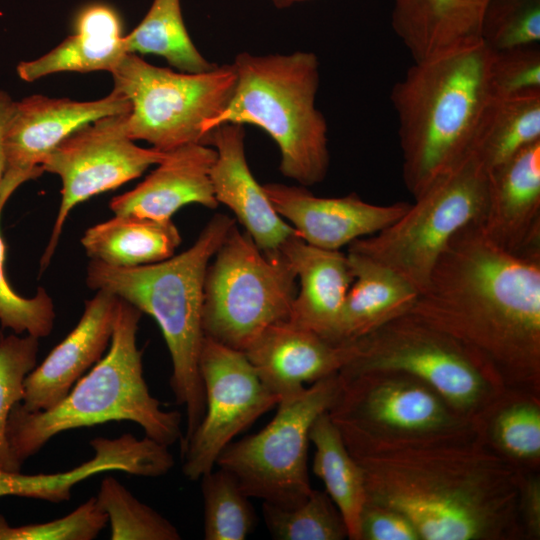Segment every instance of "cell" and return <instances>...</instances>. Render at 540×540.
Listing matches in <instances>:
<instances>
[{
  "mask_svg": "<svg viewBox=\"0 0 540 540\" xmlns=\"http://www.w3.org/2000/svg\"><path fill=\"white\" fill-rule=\"evenodd\" d=\"M353 276L335 343L357 341L385 323L407 314L418 291L389 267L356 251L346 254Z\"/></svg>",
  "mask_w": 540,
  "mask_h": 540,
  "instance_id": "cb8c5ba5",
  "label": "cell"
},
{
  "mask_svg": "<svg viewBox=\"0 0 540 540\" xmlns=\"http://www.w3.org/2000/svg\"><path fill=\"white\" fill-rule=\"evenodd\" d=\"M345 445L362 471L366 501L402 513L420 540H526L519 470L476 435Z\"/></svg>",
  "mask_w": 540,
  "mask_h": 540,
  "instance_id": "7a4b0ae2",
  "label": "cell"
},
{
  "mask_svg": "<svg viewBox=\"0 0 540 540\" xmlns=\"http://www.w3.org/2000/svg\"><path fill=\"white\" fill-rule=\"evenodd\" d=\"M488 172L473 154L415 198L380 232L351 242L348 250L389 267L418 293L450 239L479 221L487 200Z\"/></svg>",
  "mask_w": 540,
  "mask_h": 540,
  "instance_id": "7c38bea8",
  "label": "cell"
},
{
  "mask_svg": "<svg viewBox=\"0 0 540 540\" xmlns=\"http://www.w3.org/2000/svg\"><path fill=\"white\" fill-rule=\"evenodd\" d=\"M236 85L227 106L203 126L206 138L226 123L261 128L277 144L281 173L302 186L324 180L329 168L327 122L315 106L319 61L313 52L252 55L234 60Z\"/></svg>",
  "mask_w": 540,
  "mask_h": 540,
  "instance_id": "8992f818",
  "label": "cell"
},
{
  "mask_svg": "<svg viewBox=\"0 0 540 540\" xmlns=\"http://www.w3.org/2000/svg\"><path fill=\"white\" fill-rule=\"evenodd\" d=\"M276 7L278 8H285L288 7L294 3L301 2V1H307V0H272Z\"/></svg>",
  "mask_w": 540,
  "mask_h": 540,
  "instance_id": "7bdbcfd3",
  "label": "cell"
},
{
  "mask_svg": "<svg viewBox=\"0 0 540 540\" xmlns=\"http://www.w3.org/2000/svg\"><path fill=\"white\" fill-rule=\"evenodd\" d=\"M357 350L356 341L336 344L284 320L265 329L244 353L264 385L281 399L339 373Z\"/></svg>",
  "mask_w": 540,
  "mask_h": 540,
  "instance_id": "ffe728a7",
  "label": "cell"
},
{
  "mask_svg": "<svg viewBox=\"0 0 540 540\" xmlns=\"http://www.w3.org/2000/svg\"><path fill=\"white\" fill-rule=\"evenodd\" d=\"M217 152L205 143H189L166 152L164 159L134 189L115 196L109 207L115 215L169 220L182 207L218 206L210 172Z\"/></svg>",
  "mask_w": 540,
  "mask_h": 540,
  "instance_id": "44dd1931",
  "label": "cell"
},
{
  "mask_svg": "<svg viewBox=\"0 0 540 540\" xmlns=\"http://www.w3.org/2000/svg\"><path fill=\"white\" fill-rule=\"evenodd\" d=\"M110 73L113 89L131 105L128 136L162 152L205 143L204 124L227 106L237 80L233 64L185 73L152 65L134 53L125 54Z\"/></svg>",
  "mask_w": 540,
  "mask_h": 540,
  "instance_id": "30bf717a",
  "label": "cell"
},
{
  "mask_svg": "<svg viewBox=\"0 0 540 540\" xmlns=\"http://www.w3.org/2000/svg\"><path fill=\"white\" fill-rule=\"evenodd\" d=\"M309 439L315 447L313 472L340 511L348 539L359 540L360 516L366 503L362 471L328 412L314 421Z\"/></svg>",
  "mask_w": 540,
  "mask_h": 540,
  "instance_id": "f1b7e54d",
  "label": "cell"
},
{
  "mask_svg": "<svg viewBox=\"0 0 540 540\" xmlns=\"http://www.w3.org/2000/svg\"><path fill=\"white\" fill-rule=\"evenodd\" d=\"M489 78L496 98L539 92V44L494 51Z\"/></svg>",
  "mask_w": 540,
  "mask_h": 540,
  "instance_id": "f35d334b",
  "label": "cell"
},
{
  "mask_svg": "<svg viewBox=\"0 0 540 540\" xmlns=\"http://www.w3.org/2000/svg\"><path fill=\"white\" fill-rule=\"evenodd\" d=\"M90 445L94 450L93 457L67 471L30 475L0 469V497L17 496L60 503L68 501L74 486L91 476L109 471L139 475L145 468L144 447L130 433L117 438L97 437Z\"/></svg>",
  "mask_w": 540,
  "mask_h": 540,
  "instance_id": "484cf974",
  "label": "cell"
},
{
  "mask_svg": "<svg viewBox=\"0 0 540 540\" xmlns=\"http://www.w3.org/2000/svg\"><path fill=\"white\" fill-rule=\"evenodd\" d=\"M39 338L10 334L0 342V469L21 471L7 438V423L15 404L22 402L24 381L35 368Z\"/></svg>",
  "mask_w": 540,
  "mask_h": 540,
  "instance_id": "e575fe53",
  "label": "cell"
},
{
  "mask_svg": "<svg viewBox=\"0 0 540 540\" xmlns=\"http://www.w3.org/2000/svg\"><path fill=\"white\" fill-rule=\"evenodd\" d=\"M488 193L478 221L500 249L540 257V141L488 172Z\"/></svg>",
  "mask_w": 540,
  "mask_h": 540,
  "instance_id": "ac0fdd59",
  "label": "cell"
},
{
  "mask_svg": "<svg viewBox=\"0 0 540 540\" xmlns=\"http://www.w3.org/2000/svg\"><path fill=\"white\" fill-rule=\"evenodd\" d=\"M540 141V91L490 101L472 153L487 172Z\"/></svg>",
  "mask_w": 540,
  "mask_h": 540,
  "instance_id": "f546056e",
  "label": "cell"
},
{
  "mask_svg": "<svg viewBox=\"0 0 540 540\" xmlns=\"http://www.w3.org/2000/svg\"><path fill=\"white\" fill-rule=\"evenodd\" d=\"M118 13L109 5L83 7L74 19V34L37 59L22 61L20 79L33 82L59 72H111L127 54Z\"/></svg>",
  "mask_w": 540,
  "mask_h": 540,
  "instance_id": "603a6c76",
  "label": "cell"
},
{
  "mask_svg": "<svg viewBox=\"0 0 540 540\" xmlns=\"http://www.w3.org/2000/svg\"><path fill=\"white\" fill-rule=\"evenodd\" d=\"M480 40L492 51L539 44L540 0H489Z\"/></svg>",
  "mask_w": 540,
  "mask_h": 540,
  "instance_id": "d590c367",
  "label": "cell"
},
{
  "mask_svg": "<svg viewBox=\"0 0 540 540\" xmlns=\"http://www.w3.org/2000/svg\"><path fill=\"white\" fill-rule=\"evenodd\" d=\"M141 316L139 309L120 299L108 352L69 393L47 410L29 412L20 402L14 405L7 438L20 463L60 433L109 421L134 422L145 436L168 447L181 440V414L163 410L144 379L137 346Z\"/></svg>",
  "mask_w": 540,
  "mask_h": 540,
  "instance_id": "5b68a950",
  "label": "cell"
},
{
  "mask_svg": "<svg viewBox=\"0 0 540 540\" xmlns=\"http://www.w3.org/2000/svg\"><path fill=\"white\" fill-rule=\"evenodd\" d=\"M235 225L227 215H215L194 244L178 255L136 267L111 266L96 260L87 267L86 284L104 290L152 316L168 347L172 373L170 387L186 410L187 441L205 411L200 372L203 331L204 282L214 254Z\"/></svg>",
  "mask_w": 540,
  "mask_h": 540,
  "instance_id": "277c9868",
  "label": "cell"
},
{
  "mask_svg": "<svg viewBox=\"0 0 540 540\" xmlns=\"http://www.w3.org/2000/svg\"><path fill=\"white\" fill-rule=\"evenodd\" d=\"M127 115H109L82 125L43 161V173L58 175L62 189L59 210L40 260L41 272L50 264L65 221L76 205L141 176L166 156L153 147L138 146L128 136Z\"/></svg>",
  "mask_w": 540,
  "mask_h": 540,
  "instance_id": "4fadbf2b",
  "label": "cell"
},
{
  "mask_svg": "<svg viewBox=\"0 0 540 540\" xmlns=\"http://www.w3.org/2000/svg\"><path fill=\"white\" fill-rule=\"evenodd\" d=\"M493 53L481 40L464 43L415 62L393 86L403 181L414 199L471 155L494 97Z\"/></svg>",
  "mask_w": 540,
  "mask_h": 540,
  "instance_id": "3957f363",
  "label": "cell"
},
{
  "mask_svg": "<svg viewBox=\"0 0 540 540\" xmlns=\"http://www.w3.org/2000/svg\"><path fill=\"white\" fill-rule=\"evenodd\" d=\"M245 131L240 124L226 123L212 129L206 144L217 156L210 177L215 198L227 206L266 255L280 254L295 229L274 209L263 185L253 176L245 155Z\"/></svg>",
  "mask_w": 540,
  "mask_h": 540,
  "instance_id": "e0dca14e",
  "label": "cell"
},
{
  "mask_svg": "<svg viewBox=\"0 0 540 540\" xmlns=\"http://www.w3.org/2000/svg\"><path fill=\"white\" fill-rule=\"evenodd\" d=\"M489 0H394L391 23L415 62L480 40Z\"/></svg>",
  "mask_w": 540,
  "mask_h": 540,
  "instance_id": "d4e9b609",
  "label": "cell"
},
{
  "mask_svg": "<svg viewBox=\"0 0 540 540\" xmlns=\"http://www.w3.org/2000/svg\"><path fill=\"white\" fill-rule=\"evenodd\" d=\"M204 282L205 337L244 352L269 326L288 320L296 275L283 254L266 255L234 225Z\"/></svg>",
  "mask_w": 540,
  "mask_h": 540,
  "instance_id": "ba28073f",
  "label": "cell"
},
{
  "mask_svg": "<svg viewBox=\"0 0 540 540\" xmlns=\"http://www.w3.org/2000/svg\"><path fill=\"white\" fill-rule=\"evenodd\" d=\"M108 522L91 497L64 517L43 523L10 526L0 514V540H92Z\"/></svg>",
  "mask_w": 540,
  "mask_h": 540,
  "instance_id": "74e56055",
  "label": "cell"
},
{
  "mask_svg": "<svg viewBox=\"0 0 540 540\" xmlns=\"http://www.w3.org/2000/svg\"><path fill=\"white\" fill-rule=\"evenodd\" d=\"M200 372L204 415L181 444L182 471L191 481L212 471L223 449L280 401L261 381L244 352L208 337L201 349Z\"/></svg>",
  "mask_w": 540,
  "mask_h": 540,
  "instance_id": "5bb4252c",
  "label": "cell"
},
{
  "mask_svg": "<svg viewBox=\"0 0 540 540\" xmlns=\"http://www.w3.org/2000/svg\"><path fill=\"white\" fill-rule=\"evenodd\" d=\"M119 298L97 290L85 301L73 330L26 376L21 407L33 412L59 403L74 384L93 367L109 348Z\"/></svg>",
  "mask_w": 540,
  "mask_h": 540,
  "instance_id": "d6986e66",
  "label": "cell"
},
{
  "mask_svg": "<svg viewBox=\"0 0 540 540\" xmlns=\"http://www.w3.org/2000/svg\"><path fill=\"white\" fill-rule=\"evenodd\" d=\"M4 338V334H3V331H2V327H0V342L1 340Z\"/></svg>",
  "mask_w": 540,
  "mask_h": 540,
  "instance_id": "ee69618b",
  "label": "cell"
},
{
  "mask_svg": "<svg viewBox=\"0 0 540 540\" xmlns=\"http://www.w3.org/2000/svg\"><path fill=\"white\" fill-rule=\"evenodd\" d=\"M476 437L519 471L540 468V396L506 389L474 418Z\"/></svg>",
  "mask_w": 540,
  "mask_h": 540,
  "instance_id": "83f0119b",
  "label": "cell"
},
{
  "mask_svg": "<svg viewBox=\"0 0 540 540\" xmlns=\"http://www.w3.org/2000/svg\"><path fill=\"white\" fill-rule=\"evenodd\" d=\"M96 501L110 523L111 540L181 539L169 520L138 500L113 476L101 481Z\"/></svg>",
  "mask_w": 540,
  "mask_h": 540,
  "instance_id": "836d02e7",
  "label": "cell"
},
{
  "mask_svg": "<svg viewBox=\"0 0 540 540\" xmlns=\"http://www.w3.org/2000/svg\"><path fill=\"white\" fill-rule=\"evenodd\" d=\"M123 40L127 53L159 55L180 72L201 73L216 66L192 42L180 0H153L142 21Z\"/></svg>",
  "mask_w": 540,
  "mask_h": 540,
  "instance_id": "4dcf8cb0",
  "label": "cell"
},
{
  "mask_svg": "<svg viewBox=\"0 0 540 540\" xmlns=\"http://www.w3.org/2000/svg\"><path fill=\"white\" fill-rule=\"evenodd\" d=\"M6 203L0 201V218ZM6 246L0 231V326L13 333H23L37 338L51 334L55 323V307L52 298L43 287L32 297H24L14 291L5 274Z\"/></svg>",
  "mask_w": 540,
  "mask_h": 540,
  "instance_id": "8d00e7d4",
  "label": "cell"
},
{
  "mask_svg": "<svg viewBox=\"0 0 540 540\" xmlns=\"http://www.w3.org/2000/svg\"><path fill=\"white\" fill-rule=\"evenodd\" d=\"M266 527L277 540H343L348 532L343 517L325 491L312 489L293 508L262 503Z\"/></svg>",
  "mask_w": 540,
  "mask_h": 540,
  "instance_id": "d6a6232c",
  "label": "cell"
},
{
  "mask_svg": "<svg viewBox=\"0 0 540 540\" xmlns=\"http://www.w3.org/2000/svg\"><path fill=\"white\" fill-rule=\"evenodd\" d=\"M519 514L526 540L540 539L539 471H519Z\"/></svg>",
  "mask_w": 540,
  "mask_h": 540,
  "instance_id": "60d3db41",
  "label": "cell"
},
{
  "mask_svg": "<svg viewBox=\"0 0 540 540\" xmlns=\"http://www.w3.org/2000/svg\"><path fill=\"white\" fill-rule=\"evenodd\" d=\"M130 110L129 100L115 89L92 101L39 94L15 101L2 139L5 171L0 201L7 203L19 186L42 175L45 158L77 128L98 118L129 113Z\"/></svg>",
  "mask_w": 540,
  "mask_h": 540,
  "instance_id": "9a60e30c",
  "label": "cell"
},
{
  "mask_svg": "<svg viewBox=\"0 0 540 540\" xmlns=\"http://www.w3.org/2000/svg\"><path fill=\"white\" fill-rule=\"evenodd\" d=\"M181 235L172 219L115 215L88 228L81 244L92 260L111 266L136 267L174 255Z\"/></svg>",
  "mask_w": 540,
  "mask_h": 540,
  "instance_id": "4316f807",
  "label": "cell"
},
{
  "mask_svg": "<svg viewBox=\"0 0 540 540\" xmlns=\"http://www.w3.org/2000/svg\"><path fill=\"white\" fill-rule=\"evenodd\" d=\"M14 104L15 101L11 96L7 92L0 90V186L5 171V159L2 145L3 133L7 120L14 108Z\"/></svg>",
  "mask_w": 540,
  "mask_h": 540,
  "instance_id": "b9f144b4",
  "label": "cell"
},
{
  "mask_svg": "<svg viewBox=\"0 0 540 540\" xmlns=\"http://www.w3.org/2000/svg\"><path fill=\"white\" fill-rule=\"evenodd\" d=\"M408 313L469 349L507 389L540 396V257L500 249L472 222L450 239Z\"/></svg>",
  "mask_w": 540,
  "mask_h": 540,
  "instance_id": "6da1fadb",
  "label": "cell"
},
{
  "mask_svg": "<svg viewBox=\"0 0 540 540\" xmlns=\"http://www.w3.org/2000/svg\"><path fill=\"white\" fill-rule=\"evenodd\" d=\"M339 371H400L432 387L456 413L474 419L507 388L498 374L457 340L407 313L356 341Z\"/></svg>",
  "mask_w": 540,
  "mask_h": 540,
  "instance_id": "52a82bcc",
  "label": "cell"
},
{
  "mask_svg": "<svg viewBox=\"0 0 540 540\" xmlns=\"http://www.w3.org/2000/svg\"><path fill=\"white\" fill-rule=\"evenodd\" d=\"M281 253L299 281L288 320L335 343L345 298L353 281L347 255L310 245L299 235L291 238Z\"/></svg>",
  "mask_w": 540,
  "mask_h": 540,
  "instance_id": "7402d4cb",
  "label": "cell"
},
{
  "mask_svg": "<svg viewBox=\"0 0 540 540\" xmlns=\"http://www.w3.org/2000/svg\"><path fill=\"white\" fill-rule=\"evenodd\" d=\"M359 540H420V536L399 511L366 501L360 516Z\"/></svg>",
  "mask_w": 540,
  "mask_h": 540,
  "instance_id": "ab89813d",
  "label": "cell"
},
{
  "mask_svg": "<svg viewBox=\"0 0 540 540\" xmlns=\"http://www.w3.org/2000/svg\"><path fill=\"white\" fill-rule=\"evenodd\" d=\"M205 540H244L253 530L256 514L236 478L219 468L201 477Z\"/></svg>",
  "mask_w": 540,
  "mask_h": 540,
  "instance_id": "1f68e13d",
  "label": "cell"
},
{
  "mask_svg": "<svg viewBox=\"0 0 540 540\" xmlns=\"http://www.w3.org/2000/svg\"><path fill=\"white\" fill-rule=\"evenodd\" d=\"M340 388L336 373L281 398L272 420L229 443L216 465L231 473L249 498L281 508L301 504L313 489L307 465L310 429L332 407Z\"/></svg>",
  "mask_w": 540,
  "mask_h": 540,
  "instance_id": "8fae6325",
  "label": "cell"
},
{
  "mask_svg": "<svg viewBox=\"0 0 540 540\" xmlns=\"http://www.w3.org/2000/svg\"><path fill=\"white\" fill-rule=\"evenodd\" d=\"M276 212L306 243L339 250L351 242L385 229L399 219L410 203L371 204L351 193L343 197H318L304 186L263 185Z\"/></svg>",
  "mask_w": 540,
  "mask_h": 540,
  "instance_id": "2e32d148",
  "label": "cell"
},
{
  "mask_svg": "<svg viewBox=\"0 0 540 540\" xmlns=\"http://www.w3.org/2000/svg\"><path fill=\"white\" fill-rule=\"evenodd\" d=\"M340 377L328 414L345 444H415L475 436L474 419L456 413L419 378L377 370Z\"/></svg>",
  "mask_w": 540,
  "mask_h": 540,
  "instance_id": "9c48e42d",
  "label": "cell"
}]
</instances>
